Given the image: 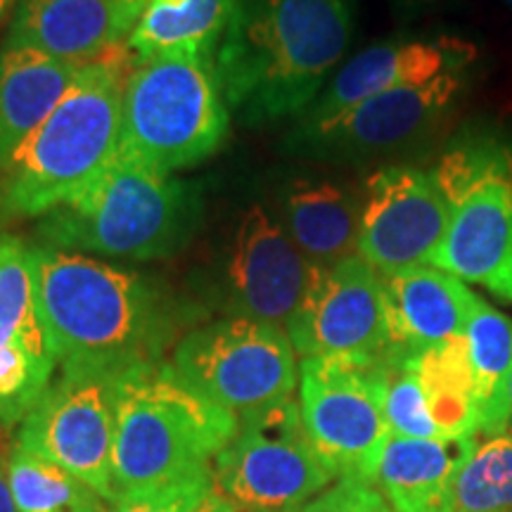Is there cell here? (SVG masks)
<instances>
[{
  "label": "cell",
  "instance_id": "cell-35",
  "mask_svg": "<svg viewBox=\"0 0 512 512\" xmlns=\"http://www.w3.org/2000/svg\"><path fill=\"white\" fill-rule=\"evenodd\" d=\"M0 512H17L15 498H12V491H10L8 475H5L3 467H0Z\"/></svg>",
  "mask_w": 512,
  "mask_h": 512
},
{
  "label": "cell",
  "instance_id": "cell-4",
  "mask_svg": "<svg viewBox=\"0 0 512 512\" xmlns=\"http://www.w3.org/2000/svg\"><path fill=\"white\" fill-rule=\"evenodd\" d=\"M200 221L195 185L119 150L88 188L36 221L34 242L102 259H169Z\"/></svg>",
  "mask_w": 512,
  "mask_h": 512
},
{
  "label": "cell",
  "instance_id": "cell-22",
  "mask_svg": "<svg viewBox=\"0 0 512 512\" xmlns=\"http://www.w3.org/2000/svg\"><path fill=\"white\" fill-rule=\"evenodd\" d=\"M83 64L0 46V171L50 117Z\"/></svg>",
  "mask_w": 512,
  "mask_h": 512
},
{
  "label": "cell",
  "instance_id": "cell-26",
  "mask_svg": "<svg viewBox=\"0 0 512 512\" xmlns=\"http://www.w3.org/2000/svg\"><path fill=\"white\" fill-rule=\"evenodd\" d=\"M5 475L17 512H112L110 503L86 482L17 444Z\"/></svg>",
  "mask_w": 512,
  "mask_h": 512
},
{
  "label": "cell",
  "instance_id": "cell-11",
  "mask_svg": "<svg viewBox=\"0 0 512 512\" xmlns=\"http://www.w3.org/2000/svg\"><path fill=\"white\" fill-rule=\"evenodd\" d=\"M124 375L60 368L22 420L17 446L60 465L117 505L112 482L119 384Z\"/></svg>",
  "mask_w": 512,
  "mask_h": 512
},
{
  "label": "cell",
  "instance_id": "cell-38",
  "mask_svg": "<svg viewBox=\"0 0 512 512\" xmlns=\"http://www.w3.org/2000/svg\"><path fill=\"white\" fill-rule=\"evenodd\" d=\"M503 3H505V5H508V8L512 10V0H503Z\"/></svg>",
  "mask_w": 512,
  "mask_h": 512
},
{
  "label": "cell",
  "instance_id": "cell-21",
  "mask_svg": "<svg viewBox=\"0 0 512 512\" xmlns=\"http://www.w3.org/2000/svg\"><path fill=\"white\" fill-rule=\"evenodd\" d=\"M475 448L477 437H389L375 486L394 512H453L460 467Z\"/></svg>",
  "mask_w": 512,
  "mask_h": 512
},
{
  "label": "cell",
  "instance_id": "cell-12",
  "mask_svg": "<svg viewBox=\"0 0 512 512\" xmlns=\"http://www.w3.org/2000/svg\"><path fill=\"white\" fill-rule=\"evenodd\" d=\"M467 88L470 69H458L422 86L380 93L323 124H294L285 150L339 162H363L411 150L456 112Z\"/></svg>",
  "mask_w": 512,
  "mask_h": 512
},
{
  "label": "cell",
  "instance_id": "cell-23",
  "mask_svg": "<svg viewBox=\"0 0 512 512\" xmlns=\"http://www.w3.org/2000/svg\"><path fill=\"white\" fill-rule=\"evenodd\" d=\"M240 0H147L126 38L136 60L166 53L216 55Z\"/></svg>",
  "mask_w": 512,
  "mask_h": 512
},
{
  "label": "cell",
  "instance_id": "cell-5",
  "mask_svg": "<svg viewBox=\"0 0 512 512\" xmlns=\"http://www.w3.org/2000/svg\"><path fill=\"white\" fill-rule=\"evenodd\" d=\"M240 420L188 387L169 361L121 377L112 482L117 505L209 470Z\"/></svg>",
  "mask_w": 512,
  "mask_h": 512
},
{
  "label": "cell",
  "instance_id": "cell-3",
  "mask_svg": "<svg viewBox=\"0 0 512 512\" xmlns=\"http://www.w3.org/2000/svg\"><path fill=\"white\" fill-rule=\"evenodd\" d=\"M131 67L124 43L79 69L50 117L0 171V233L62 207L114 162Z\"/></svg>",
  "mask_w": 512,
  "mask_h": 512
},
{
  "label": "cell",
  "instance_id": "cell-13",
  "mask_svg": "<svg viewBox=\"0 0 512 512\" xmlns=\"http://www.w3.org/2000/svg\"><path fill=\"white\" fill-rule=\"evenodd\" d=\"M285 330L302 358L392 356L380 271L358 254L332 266H313Z\"/></svg>",
  "mask_w": 512,
  "mask_h": 512
},
{
  "label": "cell",
  "instance_id": "cell-27",
  "mask_svg": "<svg viewBox=\"0 0 512 512\" xmlns=\"http://www.w3.org/2000/svg\"><path fill=\"white\" fill-rule=\"evenodd\" d=\"M432 174L448 202L491 178H512V138L494 126H467L451 140Z\"/></svg>",
  "mask_w": 512,
  "mask_h": 512
},
{
  "label": "cell",
  "instance_id": "cell-20",
  "mask_svg": "<svg viewBox=\"0 0 512 512\" xmlns=\"http://www.w3.org/2000/svg\"><path fill=\"white\" fill-rule=\"evenodd\" d=\"M273 209L311 266L358 254L361 192L323 174H292L278 185Z\"/></svg>",
  "mask_w": 512,
  "mask_h": 512
},
{
  "label": "cell",
  "instance_id": "cell-28",
  "mask_svg": "<svg viewBox=\"0 0 512 512\" xmlns=\"http://www.w3.org/2000/svg\"><path fill=\"white\" fill-rule=\"evenodd\" d=\"M453 512H512V434L477 444L460 467Z\"/></svg>",
  "mask_w": 512,
  "mask_h": 512
},
{
  "label": "cell",
  "instance_id": "cell-19",
  "mask_svg": "<svg viewBox=\"0 0 512 512\" xmlns=\"http://www.w3.org/2000/svg\"><path fill=\"white\" fill-rule=\"evenodd\" d=\"M131 29L117 0H22L3 46L88 64L124 46Z\"/></svg>",
  "mask_w": 512,
  "mask_h": 512
},
{
  "label": "cell",
  "instance_id": "cell-15",
  "mask_svg": "<svg viewBox=\"0 0 512 512\" xmlns=\"http://www.w3.org/2000/svg\"><path fill=\"white\" fill-rule=\"evenodd\" d=\"M57 358L36 302L34 245L0 233V427L22 425L55 380Z\"/></svg>",
  "mask_w": 512,
  "mask_h": 512
},
{
  "label": "cell",
  "instance_id": "cell-33",
  "mask_svg": "<svg viewBox=\"0 0 512 512\" xmlns=\"http://www.w3.org/2000/svg\"><path fill=\"white\" fill-rule=\"evenodd\" d=\"M444 3H448V0H394L396 8L401 12H408V15H418L422 10H432Z\"/></svg>",
  "mask_w": 512,
  "mask_h": 512
},
{
  "label": "cell",
  "instance_id": "cell-18",
  "mask_svg": "<svg viewBox=\"0 0 512 512\" xmlns=\"http://www.w3.org/2000/svg\"><path fill=\"white\" fill-rule=\"evenodd\" d=\"M392 356H413L465 335L479 302L456 275L422 264L380 273Z\"/></svg>",
  "mask_w": 512,
  "mask_h": 512
},
{
  "label": "cell",
  "instance_id": "cell-8",
  "mask_svg": "<svg viewBox=\"0 0 512 512\" xmlns=\"http://www.w3.org/2000/svg\"><path fill=\"white\" fill-rule=\"evenodd\" d=\"M387 358H302L299 363L304 430L335 479L375 484L392 437L384 413Z\"/></svg>",
  "mask_w": 512,
  "mask_h": 512
},
{
  "label": "cell",
  "instance_id": "cell-31",
  "mask_svg": "<svg viewBox=\"0 0 512 512\" xmlns=\"http://www.w3.org/2000/svg\"><path fill=\"white\" fill-rule=\"evenodd\" d=\"M299 512H394L375 484L361 479H337Z\"/></svg>",
  "mask_w": 512,
  "mask_h": 512
},
{
  "label": "cell",
  "instance_id": "cell-9",
  "mask_svg": "<svg viewBox=\"0 0 512 512\" xmlns=\"http://www.w3.org/2000/svg\"><path fill=\"white\" fill-rule=\"evenodd\" d=\"M311 268L273 204L252 202L230 223L202 283V299L223 318L285 328L302 302Z\"/></svg>",
  "mask_w": 512,
  "mask_h": 512
},
{
  "label": "cell",
  "instance_id": "cell-36",
  "mask_svg": "<svg viewBox=\"0 0 512 512\" xmlns=\"http://www.w3.org/2000/svg\"><path fill=\"white\" fill-rule=\"evenodd\" d=\"M19 3H22V0H0V24H5L8 19H12Z\"/></svg>",
  "mask_w": 512,
  "mask_h": 512
},
{
  "label": "cell",
  "instance_id": "cell-30",
  "mask_svg": "<svg viewBox=\"0 0 512 512\" xmlns=\"http://www.w3.org/2000/svg\"><path fill=\"white\" fill-rule=\"evenodd\" d=\"M211 486H214V479H211L209 467V470L192 472L147 494L126 498L114 505L112 512H197Z\"/></svg>",
  "mask_w": 512,
  "mask_h": 512
},
{
  "label": "cell",
  "instance_id": "cell-25",
  "mask_svg": "<svg viewBox=\"0 0 512 512\" xmlns=\"http://www.w3.org/2000/svg\"><path fill=\"white\" fill-rule=\"evenodd\" d=\"M411 363L441 439L477 437V387L465 337L422 349Z\"/></svg>",
  "mask_w": 512,
  "mask_h": 512
},
{
  "label": "cell",
  "instance_id": "cell-37",
  "mask_svg": "<svg viewBox=\"0 0 512 512\" xmlns=\"http://www.w3.org/2000/svg\"><path fill=\"white\" fill-rule=\"evenodd\" d=\"M505 434H512V377H510V420H508V432Z\"/></svg>",
  "mask_w": 512,
  "mask_h": 512
},
{
  "label": "cell",
  "instance_id": "cell-24",
  "mask_svg": "<svg viewBox=\"0 0 512 512\" xmlns=\"http://www.w3.org/2000/svg\"><path fill=\"white\" fill-rule=\"evenodd\" d=\"M463 337L475 375L479 432L498 437L510 420L512 318L479 297Z\"/></svg>",
  "mask_w": 512,
  "mask_h": 512
},
{
  "label": "cell",
  "instance_id": "cell-17",
  "mask_svg": "<svg viewBox=\"0 0 512 512\" xmlns=\"http://www.w3.org/2000/svg\"><path fill=\"white\" fill-rule=\"evenodd\" d=\"M430 266L512 304V178H491L451 204Z\"/></svg>",
  "mask_w": 512,
  "mask_h": 512
},
{
  "label": "cell",
  "instance_id": "cell-2",
  "mask_svg": "<svg viewBox=\"0 0 512 512\" xmlns=\"http://www.w3.org/2000/svg\"><path fill=\"white\" fill-rule=\"evenodd\" d=\"M356 0H240L216 50L230 117L266 126L302 117L354 34Z\"/></svg>",
  "mask_w": 512,
  "mask_h": 512
},
{
  "label": "cell",
  "instance_id": "cell-1",
  "mask_svg": "<svg viewBox=\"0 0 512 512\" xmlns=\"http://www.w3.org/2000/svg\"><path fill=\"white\" fill-rule=\"evenodd\" d=\"M34 245L36 302L57 368L126 375L164 361L195 309L150 275Z\"/></svg>",
  "mask_w": 512,
  "mask_h": 512
},
{
  "label": "cell",
  "instance_id": "cell-7",
  "mask_svg": "<svg viewBox=\"0 0 512 512\" xmlns=\"http://www.w3.org/2000/svg\"><path fill=\"white\" fill-rule=\"evenodd\" d=\"M178 377L238 420L294 399L297 351L280 325L216 318L185 330L171 351Z\"/></svg>",
  "mask_w": 512,
  "mask_h": 512
},
{
  "label": "cell",
  "instance_id": "cell-10",
  "mask_svg": "<svg viewBox=\"0 0 512 512\" xmlns=\"http://www.w3.org/2000/svg\"><path fill=\"white\" fill-rule=\"evenodd\" d=\"M214 491L252 512H299L337 482L304 430L299 403L240 420L211 465Z\"/></svg>",
  "mask_w": 512,
  "mask_h": 512
},
{
  "label": "cell",
  "instance_id": "cell-6",
  "mask_svg": "<svg viewBox=\"0 0 512 512\" xmlns=\"http://www.w3.org/2000/svg\"><path fill=\"white\" fill-rule=\"evenodd\" d=\"M230 110L216 55L166 53L136 60L126 76L121 147L164 174L188 169L221 150Z\"/></svg>",
  "mask_w": 512,
  "mask_h": 512
},
{
  "label": "cell",
  "instance_id": "cell-16",
  "mask_svg": "<svg viewBox=\"0 0 512 512\" xmlns=\"http://www.w3.org/2000/svg\"><path fill=\"white\" fill-rule=\"evenodd\" d=\"M475 60L477 48L456 36L389 38L375 43L332 76L309 112L297 119V126L323 124L380 93L422 86L441 74L472 69Z\"/></svg>",
  "mask_w": 512,
  "mask_h": 512
},
{
  "label": "cell",
  "instance_id": "cell-14",
  "mask_svg": "<svg viewBox=\"0 0 512 512\" xmlns=\"http://www.w3.org/2000/svg\"><path fill=\"white\" fill-rule=\"evenodd\" d=\"M451 221V202L432 169L392 164L361 190L358 256L380 273L430 264Z\"/></svg>",
  "mask_w": 512,
  "mask_h": 512
},
{
  "label": "cell",
  "instance_id": "cell-34",
  "mask_svg": "<svg viewBox=\"0 0 512 512\" xmlns=\"http://www.w3.org/2000/svg\"><path fill=\"white\" fill-rule=\"evenodd\" d=\"M117 3H119L121 12H124V17L128 19V24H131V27H136L138 17L143 15L147 0H117ZM131 31H133V29H131Z\"/></svg>",
  "mask_w": 512,
  "mask_h": 512
},
{
  "label": "cell",
  "instance_id": "cell-29",
  "mask_svg": "<svg viewBox=\"0 0 512 512\" xmlns=\"http://www.w3.org/2000/svg\"><path fill=\"white\" fill-rule=\"evenodd\" d=\"M384 413H387L392 437L403 439H441L434 425L425 394L415 375L411 356L387 358V389H384Z\"/></svg>",
  "mask_w": 512,
  "mask_h": 512
},
{
  "label": "cell",
  "instance_id": "cell-32",
  "mask_svg": "<svg viewBox=\"0 0 512 512\" xmlns=\"http://www.w3.org/2000/svg\"><path fill=\"white\" fill-rule=\"evenodd\" d=\"M197 512H252V510H245L240 508V505H235L233 501H228L226 496H221L219 491H214V486H211V491L207 494V498H204Z\"/></svg>",
  "mask_w": 512,
  "mask_h": 512
}]
</instances>
